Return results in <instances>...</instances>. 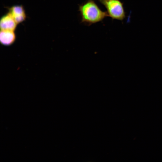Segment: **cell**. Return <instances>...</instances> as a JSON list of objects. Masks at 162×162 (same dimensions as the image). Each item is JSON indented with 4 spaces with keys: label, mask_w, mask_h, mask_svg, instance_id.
<instances>
[{
    "label": "cell",
    "mask_w": 162,
    "mask_h": 162,
    "mask_svg": "<svg viewBox=\"0 0 162 162\" xmlns=\"http://www.w3.org/2000/svg\"><path fill=\"white\" fill-rule=\"evenodd\" d=\"M16 38L14 31L1 30L0 41L2 44L5 46H10L14 43Z\"/></svg>",
    "instance_id": "5b68a950"
},
{
    "label": "cell",
    "mask_w": 162,
    "mask_h": 162,
    "mask_svg": "<svg viewBox=\"0 0 162 162\" xmlns=\"http://www.w3.org/2000/svg\"><path fill=\"white\" fill-rule=\"evenodd\" d=\"M106 9L108 16L113 20H123L126 17L123 3L120 0H98Z\"/></svg>",
    "instance_id": "7a4b0ae2"
},
{
    "label": "cell",
    "mask_w": 162,
    "mask_h": 162,
    "mask_svg": "<svg viewBox=\"0 0 162 162\" xmlns=\"http://www.w3.org/2000/svg\"><path fill=\"white\" fill-rule=\"evenodd\" d=\"M78 11L81 22L88 26L101 22L108 16L107 12L101 10L94 0H88L79 5Z\"/></svg>",
    "instance_id": "6da1fadb"
},
{
    "label": "cell",
    "mask_w": 162,
    "mask_h": 162,
    "mask_svg": "<svg viewBox=\"0 0 162 162\" xmlns=\"http://www.w3.org/2000/svg\"><path fill=\"white\" fill-rule=\"evenodd\" d=\"M17 24L13 18L8 13L3 16L0 20L1 30L14 31Z\"/></svg>",
    "instance_id": "277c9868"
},
{
    "label": "cell",
    "mask_w": 162,
    "mask_h": 162,
    "mask_svg": "<svg viewBox=\"0 0 162 162\" xmlns=\"http://www.w3.org/2000/svg\"><path fill=\"white\" fill-rule=\"evenodd\" d=\"M8 13L17 24L23 22L26 18L24 8L22 5H16L11 7L9 9Z\"/></svg>",
    "instance_id": "3957f363"
}]
</instances>
